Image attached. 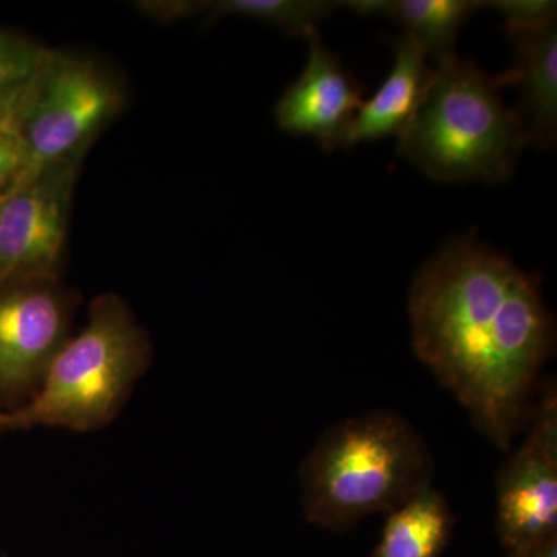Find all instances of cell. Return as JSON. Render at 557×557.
Listing matches in <instances>:
<instances>
[{
	"label": "cell",
	"instance_id": "cell-1",
	"mask_svg": "<svg viewBox=\"0 0 557 557\" xmlns=\"http://www.w3.org/2000/svg\"><path fill=\"white\" fill-rule=\"evenodd\" d=\"M408 310L417 358L479 432L509 449L555 344L541 278L469 234L421 267Z\"/></svg>",
	"mask_w": 557,
	"mask_h": 557
},
{
	"label": "cell",
	"instance_id": "cell-2",
	"mask_svg": "<svg viewBox=\"0 0 557 557\" xmlns=\"http://www.w3.org/2000/svg\"><path fill=\"white\" fill-rule=\"evenodd\" d=\"M434 458L405 417L373 410L327 429L300 467L302 511L313 525L347 533L432 485Z\"/></svg>",
	"mask_w": 557,
	"mask_h": 557
},
{
	"label": "cell",
	"instance_id": "cell-3",
	"mask_svg": "<svg viewBox=\"0 0 557 557\" xmlns=\"http://www.w3.org/2000/svg\"><path fill=\"white\" fill-rule=\"evenodd\" d=\"M474 61L437 62L423 100L398 137L399 157L440 183H502L528 145L518 110Z\"/></svg>",
	"mask_w": 557,
	"mask_h": 557
},
{
	"label": "cell",
	"instance_id": "cell-4",
	"mask_svg": "<svg viewBox=\"0 0 557 557\" xmlns=\"http://www.w3.org/2000/svg\"><path fill=\"white\" fill-rule=\"evenodd\" d=\"M149 362L148 336L127 304L113 293L98 296L86 327L61 348L38 392L20 408L0 410V432L108 426Z\"/></svg>",
	"mask_w": 557,
	"mask_h": 557
},
{
	"label": "cell",
	"instance_id": "cell-5",
	"mask_svg": "<svg viewBox=\"0 0 557 557\" xmlns=\"http://www.w3.org/2000/svg\"><path fill=\"white\" fill-rule=\"evenodd\" d=\"M124 108V90L89 58L47 50L17 98L28 182L65 161L83 160Z\"/></svg>",
	"mask_w": 557,
	"mask_h": 557
},
{
	"label": "cell",
	"instance_id": "cell-6",
	"mask_svg": "<svg viewBox=\"0 0 557 557\" xmlns=\"http://www.w3.org/2000/svg\"><path fill=\"white\" fill-rule=\"evenodd\" d=\"M72 300L57 274L0 281V405L20 408L38 392L70 339Z\"/></svg>",
	"mask_w": 557,
	"mask_h": 557
},
{
	"label": "cell",
	"instance_id": "cell-7",
	"mask_svg": "<svg viewBox=\"0 0 557 557\" xmlns=\"http://www.w3.org/2000/svg\"><path fill=\"white\" fill-rule=\"evenodd\" d=\"M497 536L519 553L557 534V401L548 387L530 434L497 475Z\"/></svg>",
	"mask_w": 557,
	"mask_h": 557
},
{
	"label": "cell",
	"instance_id": "cell-8",
	"mask_svg": "<svg viewBox=\"0 0 557 557\" xmlns=\"http://www.w3.org/2000/svg\"><path fill=\"white\" fill-rule=\"evenodd\" d=\"M81 163L39 172L0 201V281L57 274Z\"/></svg>",
	"mask_w": 557,
	"mask_h": 557
},
{
	"label": "cell",
	"instance_id": "cell-9",
	"mask_svg": "<svg viewBox=\"0 0 557 557\" xmlns=\"http://www.w3.org/2000/svg\"><path fill=\"white\" fill-rule=\"evenodd\" d=\"M307 40L306 67L276 106L278 129L317 139L325 150L346 148L348 131L362 104L361 86L324 46L318 30Z\"/></svg>",
	"mask_w": 557,
	"mask_h": 557
},
{
	"label": "cell",
	"instance_id": "cell-10",
	"mask_svg": "<svg viewBox=\"0 0 557 557\" xmlns=\"http://www.w3.org/2000/svg\"><path fill=\"white\" fill-rule=\"evenodd\" d=\"M515 64L497 76L498 87L519 91L518 113L525 126L528 145L555 148L557 135V25L509 35Z\"/></svg>",
	"mask_w": 557,
	"mask_h": 557
},
{
	"label": "cell",
	"instance_id": "cell-11",
	"mask_svg": "<svg viewBox=\"0 0 557 557\" xmlns=\"http://www.w3.org/2000/svg\"><path fill=\"white\" fill-rule=\"evenodd\" d=\"M395 60L386 79L370 100L362 102L348 131L346 148L358 143L399 137L416 115L434 70L426 51L403 36L394 40Z\"/></svg>",
	"mask_w": 557,
	"mask_h": 557
},
{
	"label": "cell",
	"instance_id": "cell-12",
	"mask_svg": "<svg viewBox=\"0 0 557 557\" xmlns=\"http://www.w3.org/2000/svg\"><path fill=\"white\" fill-rule=\"evenodd\" d=\"M454 519L448 500L428 486L388 512L372 557H440L453 537Z\"/></svg>",
	"mask_w": 557,
	"mask_h": 557
},
{
	"label": "cell",
	"instance_id": "cell-13",
	"mask_svg": "<svg viewBox=\"0 0 557 557\" xmlns=\"http://www.w3.org/2000/svg\"><path fill=\"white\" fill-rule=\"evenodd\" d=\"M480 9L483 3L475 0H392L387 17L440 62L456 53L458 32Z\"/></svg>",
	"mask_w": 557,
	"mask_h": 557
},
{
	"label": "cell",
	"instance_id": "cell-14",
	"mask_svg": "<svg viewBox=\"0 0 557 557\" xmlns=\"http://www.w3.org/2000/svg\"><path fill=\"white\" fill-rule=\"evenodd\" d=\"M338 9L327 0H218L205 2L203 13L209 22L236 16L265 22L281 28L289 36L307 38L318 25Z\"/></svg>",
	"mask_w": 557,
	"mask_h": 557
},
{
	"label": "cell",
	"instance_id": "cell-15",
	"mask_svg": "<svg viewBox=\"0 0 557 557\" xmlns=\"http://www.w3.org/2000/svg\"><path fill=\"white\" fill-rule=\"evenodd\" d=\"M46 51L38 44L0 32V104L14 100L24 90Z\"/></svg>",
	"mask_w": 557,
	"mask_h": 557
},
{
	"label": "cell",
	"instance_id": "cell-16",
	"mask_svg": "<svg viewBox=\"0 0 557 557\" xmlns=\"http://www.w3.org/2000/svg\"><path fill=\"white\" fill-rule=\"evenodd\" d=\"M20 95L14 100L0 104V201L27 180V148L17 116Z\"/></svg>",
	"mask_w": 557,
	"mask_h": 557
},
{
	"label": "cell",
	"instance_id": "cell-17",
	"mask_svg": "<svg viewBox=\"0 0 557 557\" xmlns=\"http://www.w3.org/2000/svg\"><path fill=\"white\" fill-rule=\"evenodd\" d=\"M482 3L485 9L504 16L508 35L541 30L556 24L557 3L549 0H493Z\"/></svg>",
	"mask_w": 557,
	"mask_h": 557
},
{
	"label": "cell",
	"instance_id": "cell-18",
	"mask_svg": "<svg viewBox=\"0 0 557 557\" xmlns=\"http://www.w3.org/2000/svg\"><path fill=\"white\" fill-rule=\"evenodd\" d=\"M392 0H346V2H336V7L350 10L357 16H387Z\"/></svg>",
	"mask_w": 557,
	"mask_h": 557
},
{
	"label": "cell",
	"instance_id": "cell-19",
	"mask_svg": "<svg viewBox=\"0 0 557 557\" xmlns=\"http://www.w3.org/2000/svg\"><path fill=\"white\" fill-rule=\"evenodd\" d=\"M520 557H557V534L537 542L533 547L515 553Z\"/></svg>",
	"mask_w": 557,
	"mask_h": 557
},
{
	"label": "cell",
	"instance_id": "cell-20",
	"mask_svg": "<svg viewBox=\"0 0 557 557\" xmlns=\"http://www.w3.org/2000/svg\"><path fill=\"white\" fill-rule=\"evenodd\" d=\"M508 557H520L519 555H515V553H508Z\"/></svg>",
	"mask_w": 557,
	"mask_h": 557
}]
</instances>
